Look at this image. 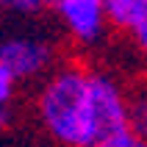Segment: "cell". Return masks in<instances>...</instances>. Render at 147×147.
<instances>
[{"instance_id":"3","label":"cell","mask_w":147,"mask_h":147,"mask_svg":"<svg viewBox=\"0 0 147 147\" xmlns=\"http://www.w3.org/2000/svg\"><path fill=\"white\" fill-rule=\"evenodd\" d=\"M0 64L17 81H42L56 67V47L42 36H8L0 42Z\"/></svg>"},{"instance_id":"9","label":"cell","mask_w":147,"mask_h":147,"mask_svg":"<svg viewBox=\"0 0 147 147\" xmlns=\"http://www.w3.org/2000/svg\"><path fill=\"white\" fill-rule=\"evenodd\" d=\"M131 39H133V45H136V50H139L142 56L147 58V17L142 20V25H139V28L131 33Z\"/></svg>"},{"instance_id":"11","label":"cell","mask_w":147,"mask_h":147,"mask_svg":"<svg viewBox=\"0 0 147 147\" xmlns=\"http://www.w3.org/2000/svg\"><path fill=\"white\" fill-rule=\"evenodd\" d=\"M42 3H45V8H47V6H50V0H42Z\"/></svg>"},{"instance_id":"6","label":"cell","mask_w":147,"mask_h":147,"mask_svg":"<svg viewBox=\"0 0 147 147\" xmlns=\"http://www.w3.org/2000/svg\"><path fill=\"white\" fill-rule=\"evenodd\" d=\"M94 147H147V139L128 128V131H122V133H114V136L97 142Z\"/></svg>"},{"instance_id":"4","label":"cell","mask_w":147,"mask_h":147,"mask_svg":"<svg viewBox=\"0 0 147 147\" xmlns=\"http://www.w3.org/2000/svg\"><path fill=\"white\" fill-rule=\"evenodd\" d=\"M103 3H106L108 28L117 33L131 36L147 17V0H103Z\"/></svg>"},{"instance_id":"2","label":"cell","mask_w":147,"mask_h":147,"mask_svg":"<svg viewBox=\"0 0 147 147\" xmlns=\"http://www.w3.org/2000/svg\"><path fill=\"white\" fill-rule=\"evenodd\" d=\"M47 8L78 47H97L111 31L103 0H50Z\"/></svg>"},{"instance_id":"1","label":"cell","mask_w":147,"mask_h":147,"mask_svg":"<svg viewBox=\"0 0 147 147\" xmlns=\"http://www.w3.org/2000/svg\"><path fill=\"white\" fill-rule=\"evenodd\" d=\"M39 128L58 147H94L131 128V92L106 69L56 64L33 97Z\"/></svg>"},{"instance_id":"10","label":"cell","mask_w":147,"mask_h":147,"mask_svg":"<svg viewBox=\"0 0 147 147\" xmlns=\"http://www.w3.org/2000/svg\"><path fill=\"white\" fill-rule=\"evenodd\" d=\"M17 114H14V106H0V131H8L14 125Z\"/></svg>"},{"instance_id":"7","label":"cell","mask_w":147,"mask_h":147,"mask_svg":"<svg viewBox=\"0 0 147 147\" xmlns=\"http://www.w3.org/2000/svg\"><path fill=\"white\" fill-rule=\"evenodd\" d=\"M42 8V0H0V14H36Z\"/></svg>"},{"instance_id":"8","label":"cell","mask_w":147,"mask_h":147,"mask_svg":"<svg viewBox=\"0 0 147 147\" xmlns=\"http://www.w3.org/2000/svg\"><path fill=\"white\" fill-rule=\"evenodd\" d=\"M17 86H20V81L11 75V69L0 64V106H11L14 103Z\"/></svg>"},{"instance_id":"5","label":"cell","mask_w":147,"mask_h":147,"mask_svg":"<svg viewBox=\"0 0 147 147\" xmlns=\"http://www.w3.org/2000/svg\"><path fill=\"white\" fill-rule=\"evenodd\" d=\"M131 131L147 139V89L131 92Z\"/></svg>"}]
</instances>
